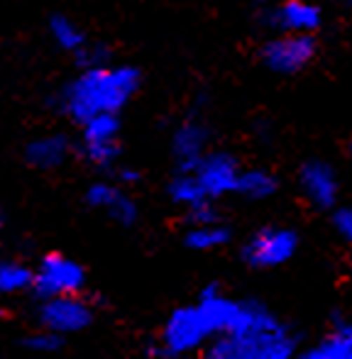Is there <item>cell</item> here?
Listing matches in <instances>:
<instances>
[{"label":"cell","mask_w":352,"mask_h":359,"mask_svg":"<svg viewBox=\"0 0 352 359\" xmlns=\"http://www.w3.org/2000/svg\"><path fill=\"white\" fill-rule=\"evenodd\" d=\"M250 296H233L220 281L198 288L194 301L174 306L164 316L152 340V355L159 359H186L201 355L210 342L235 325L248 311Z\"/></svg>","instance_id":"cell-1"},{"label":"cell","mask_w":352,"mask_h":359,"mask_svg":"<svg viewBox=\"0 0 352 359\" xmlns=\"http://www.w3.org/2000/svg\"><path fill=\"white\" fill-rule=\"evenodd\" d=\"M301 335L294 323L269 303L250 298L245 316L218 335L201 355L203 359H296Z\"/></svg>","instance_id":"cell-2"},{"label":"cell","mask_w":352,"mask_h":359,"mask_svg":"<svg viewBox=\"0 0 352 359\" xmlns=\"http://www.w3.org/2000/svg\"><path fill=\"white\" fill-rule=\"evenodd\" d=\"M137 88L140 72L135 67H128V64L90 67L64 86L59 95V108L72 123L83 125L95 115H120V110L133 100Z\"/></svg>","instance_id":"cell-3"},{"label":"cell","mask_w":352,"mask_h":359,"mask_svg":"<svg viewBox=\"0 0 352 359\" xmlns=\"http://www.w3.org/2000/svg\"><path fill=\"white\" fill-rule=\"evenodd\" d=\"M301 247L299 230L289 225H262L243 242L240 259L252 271H274L286 266Z\"/></svg>","instance_id":"cell-4"},{"label":"cell","mask_w":352,"mask_h":359,"mask_svg":"<svg viewBox=\"0 0 352 359\" xmlns=\"http://www.w3.org/2000/svg\"><path fill=\"white\" fill-rule=\"evenodd\" d=\"M88 274L81 262L64 252H47L42 259L34 264L32 276V296L37 301L57 296H79L86 291Z\"/></svg>","instance_id":"cell-5"},{"label":"cell","mask_w":352,"mask_h":359,"mask_svg":"<svg viewBox=\"0 0 352 359\" xmlns=\"http://www.w3.org/2000/svg\"><path fill=\"white\" fill-rule=\"evenodd\" d=\"M95 320V308L83 293L79 296L44 298L34 311V325L52 330L62 337H72L86 332Z\"/></svg>","instance_id":"cell-6"},{"label":"cell","mask_w":352,"mask_h":359,"mask_svg":"<svg viewBox=\"0 0 352 359\" xmlns=\"http://www.w3.org/2000/svg\"><path fill=\"white\" fill-rule=\"evenodd\" d=\"M79 128H81L79 151L83 159L95 169H113L120 156V130H123L120 115H95Z\"/></svg>","instance_id":"cell-7"},{"label":"cell","mask_w":352,"mask_h":359,"mask_svg":"<svg viewBox=\"0 0 352 359\" xmlns=\"http://www.w3.org/2000/svg\"><path fill=\"white\" fill-rule=\"evenodd\" d=\"M240 169L243 166L230 151L208 149L196 161L194 169H189V174L194 176V181L198 184L201 194L205 196L208 203H220L228 196H235Z\"/></svg>","instance_id":"cell-8"},{"label":"cell","mask_w":352,"mask_h":359,"mask_svg":"<svg viewBox=\"0 0 352 359\" xmlns=\"http://www.w3.org/2000/svg\"><path fill=\"white\" fill-rule=\"evenodd\" d=\"M318 44L313 34H289L281 32L279 37H271L262 44L259 59L269 72L281 76H294L304 72L316 59Z\"/></svg>","instance_id":"cell-9"},{"label":"cell","mask_w":352,"mask_h":359,"mask_svg":"<svg viewBox=\"0 0 352 359\" xmlns=\"http://www.w3.org/2000/svg\"><path fill=\"white\" fill-rule=\"evenodd\" d=\"M296 184L304 196V201L316 210H323L330 213L335 205L340 203V176L330 161L325 159H306L299 166V174H296Z\"/></svg>","instance_id":"cell-10"},{"label":"cell","mask_w":352,"mask_h":359,"mask_svg":"<svg viewBox=\"0 0 352 359\" xmlns=\"http://www.w3.org/2000/svg\"><path fill=\"white\" fill-rule=\"evenodd\" d=\"M83 201H86L90 210H98V213H103L108 220H113L120 227H133L140 220V203L118 181H93V184H88Z\"/></svg>","instance_id":"cell-11"},{"label":"cell","mask_w":352,"mask_h":359,"mask_svg":"<svg viewBox=\"0 0 352 359\" xmlns=\"http://www.w3.org/2000/svg\"><path fill=\"white\" fill-rule=\"evenodd\" d=\"M74 142L62 133H47L32 137L22 149V156L27 166L37 171H57L72 159Z\"/></svg>","instance_id":"cell-12"},{"label":"cell","mask_w":352,"mask_h":359,"mask_svg":"<svg viewBox=\"0 0 352 359\" xmlns=\"http://www.w3.org/2000/svg\"><path fill=\"white\" fill-rule=\"evenodd\" d=\"M271 25L289 34H316L323 25V10L309 0H281L271 10Z\"/></svg>","instance_id":"cell-13"},{"label":"cell","mask_w":352,"mask_h":359,"mask_svg":"<svg viewBox=\"0 0 352 359\" xmlns=\"http://www.w3.org/2000/svg\"><path fill=\"white\" fill-rule=\"evenodd\" d=\"M208 128L201 120H184L172 135L174 171H189L208 151Z\"/></svg>","instance_id":"cell-14"},{"label":"cell","mask_w":352,"mask_h":359,"mask_svg":"<svg viewBox=\"0 0 352 359\" xmlns=\"http://www.w3.org/2000/svg\"><path fill=\"white\" fill-rule=\"evenodd\" d=\"M296 359H352V320H338L311 345H301Z\"/></svg>","instance_id":"cell-15"},{"label":"cell","mask_w":352,"mask_h":359,"mask_svg":"<svg viewBox=\"0 0 352 359\" xmlns=\"http://www.w3.org/2000/svg\"><path fill=\"white\" fill-rule=\"evenodd\" d=\"M230 240H233V230L223 217L208 222H186V230L181 235L186 250L201 252V255L223 250L230 245Z\"/></svg>","instance_id":"cell-16"},{"label":"cell","mask_w":352,"mask_h":359,"mask_svg":"<svg viewBox=\"0 0 352 359\" xmlns=\"http://www.w3.org/2000/svg\"><path fill=\"white\" fill-rule=\"evenodd\" d=\"M279 194V179L274 171L266 166H243L238 174L235 196L250 201V203H262Z\"/></svg>","instance_id":"cell-17"},{"label":"cell","mask_w":352,"mask_h":359,"mask_svg":"<svg viewBox=\"0 0 352 359\" xmlns=\"http://www.w3.org/2000/svg\"><path fill=\"white\" fill-rule=\"evenodd\" d=\"M34 266L13 257H0V296H20L32 291Z\"/></svg>","instance_id":"cell-18"},{"label":"cell","mask_w":352,"mask_h":359,"mask_svg":"<svg viewBox=\"0 0 352 359\" xmlns=\"http://www.w3.org/2000/svg\"><path fill=\"white\" fill-rule=\"evenodd\" d=\"M49 37L54 39V44H57L59 49L72 52V54H76L79 49L88 42L83 29L79 27L76 22H72L67 15H54V18L49 20Z\"/></svg>","instance_id":"cell-19"},{"label":"cell","mask_w":352,"mask_h":359,"mask_svg":"<svg viewBox=\"0 0 352 359\" xmlns=\"http://www.w3.org/2000/svg\"><path fill=\"white\" fill-rule=\"evenodd\" d=\"M67 337L57 335L52 330H44V327H29L22 337H20V345L29 352V355H37V357H49V355H57L59 350L64 347Z\"/></svg>","instance_id":"cell-20"},{"label":"cell","mask_w":352,"mask_h":359,"mask_svg":"<svg viewBox=\"0 0 352 359\" xmlns=\"http://www.w3.org/2000/svg\"><path fill=\"white\" fill-rule=\"evenodd\" d=\"M330 227L338 235V240H343L345 245L352 247V205H335L330 210Z\"/></svg>","instance_id":"cell-21"},{"label":"cell","mask_w":352,"mask_h":359,"mask_svg":"<svg viewBox=\"0 0 352 359\" xmlns=\"http://www.w3.org/2000/svg\"><path fill=\"white\" fill-rule=\"evenodd\" d=\"M76 59H79V64H81L83 69L103 67V64H108L110 52H108V47H103V44H90V42H86L76 52Z\"/></svg>","instance_id":"cell-22"},{"label":"cell","mask_w":352,"mask_h":359,"mask_svg":"<svg viewBox=\"0 0 352 359\" xmlns=\"http://www.w3.org/2000/svg\"><path fill=\"white\" fill-rule=\"evenodd\" d=\"M5 318H8V311H5V306L0 303V320H5Z\"/></svg>","instance_id":"cell-23"},{"label":"cell","mask_w":352,"mask_h":359,"mask_svg":"<svg viewBox=\"0 0 352 359\" xmlns=\"http://www.w3.org/2000/svg\"><path fill=\"white\" fill-rule=\"evenodd\" d=\"M348 151H350V159H352V140H350V144H348Z\"/></svg>","instance_id":"cell-24"},{"label":"cell","mask_w":352,"mask_h":359,"mask_svg":"<svg viewBox=\"0 0 352 359\" xmlns=\"http://www.w3.org/2000/svg\"><path fill=\"white\" fill-rule=\"evenodd\" d=\"M345 3H348V5H350V8H352V0H345Z\"/></svg>","instance_id":"cell-25"},{"label":"cell","mask_w":352,"mask_h":359,"mask_svg":"<svg viewBox=\"0 0 352 359\" xmlns=\"http://www.w3.org/2000/svg\"><path fill=\"white\" fill-rule=\"evenodd\" d=\"M350 266H352V257H350Z\"/></svg>","instance_id":"cell-26"}]
</instances>
